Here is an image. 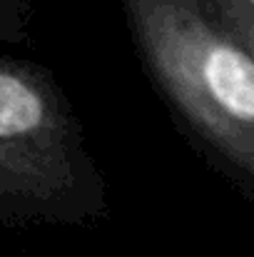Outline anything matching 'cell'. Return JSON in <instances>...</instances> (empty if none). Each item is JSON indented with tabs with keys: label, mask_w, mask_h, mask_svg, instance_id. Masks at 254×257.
<instances>
[{
	"label": "cell",
	"mask_w": 254,
	"mask_h": 257,
	"mask_svg": "<svg viewBox=\"0 0 254 257\" xmlns=\"http://www.w3.org/2000/svg\"><path fill=\"white\" fill-rule=\"evenodd\" d=\"M150 87L192 153L254 202V45L214 0H120Z\"/></svg>",
	"instance_id": "cell-1"
},
{
	"label": "cell",
	"mask_w": 254,
	"mask_h": 257,
	"mask_svg": "<svg viewBox=\"0 0 254 257\" xmlns=\"http://www.w3.org/2000/svg\"><path fill=\"white\" fill-rule=\"evenodd\" d=\"M107 210L68 92L45 65L0 53V230L97 225Z\"/></svg>",
	"instance_id": "cell-2"
},
{
	"label": "cell",
	"mask_w": 254,
	"mask_h": 257,
	"mask_svg": "<svg viewBox=\"0 0 254 257\" xmlns=\"http://www.w3.org/2000/svg\"><path fill=\"white\" fill-rule=\"evenodd\" d=\"M38 0H0V45H25Z\"/></svg>",
	"instance_id": "cell-3"
},
{
	"label": "cell",
	"mask_w": 254,
	"mask_h": 257,
	"mask_svg": "<svg viewBox=\"0 0 254 257\" xmlns=\"http://www.w3.org/2000/svg\"><path fill=\"white\" fill-rule=\"evenodd\" d=\"M224 20L254 45V0H214Z\"/></svg>",
	"instance_id": "cell-4"
}]
</instances>
